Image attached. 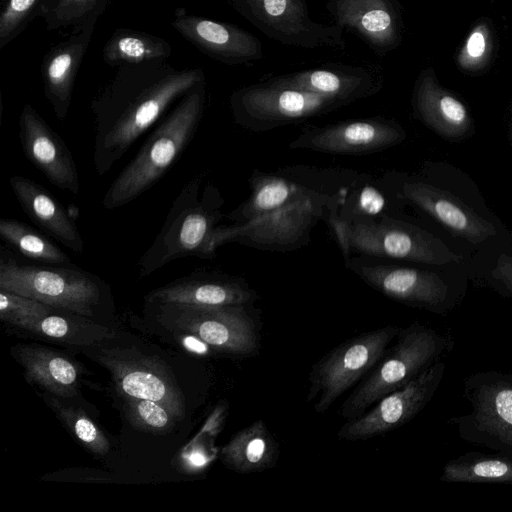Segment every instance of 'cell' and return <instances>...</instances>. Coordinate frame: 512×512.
<instances>
[{
  "label": "cell",
  "instance_id": "ac0fdd59",
  "mask_svg": "<svg viewBox=\"0 0 512 512\" xmlns=\"http://www.w3.org/2000/svg\"><path fill=\"white\" fill-rule=\"evenodd\" d=\"M98 361L110 371L118 393L126 400H153L163 404L177 419L183 418V396L157 362L124 356H100Z\"/></svg>",
  "mask_w": 512,
  "mask_h": 512
},
{
  "label": "cell",
  "instance_id": "e575fe53",
  "mask_svg": "<svg viewBox=\"0 0 512 512\" xmlns=\"http://www.w3.org/2000/svg\"><path fill=\"white\" fill-rule=\"evenodd\" d=\"M127 418L133 426L155 434H164L178 420L163 404L147 399H127Z\"/></svg>",
  "mask_w": 512,
  "mask_h": 512
},
{
  "label": "cell",
  "instance_id": "4fadbf2b",
  "mask_svg": "<svg viewBox=\"0 0 512 512\" xmlns=\"http://www.w3.org/2000/svg\"><path fill=\"white\" fill-rule=\"evenodd\" d=\"M437 361L406 386L382 397L362 415L348 420L338 431L346 441L366 440L397 429L420 413L436 393L445 372Z\"/></svg>",
  "mask_w": 512,
  "mask_h": 512
},
{
  "label": "cell",
  "instance_id": "277c9868",
  "mask_svg": "<svg viewBox=\"0 0 512 512\" xmlns=\"http://www.w3.org/2000/svg\"><path fill=\"white\" fill-rule=\"evenodd\" d=\"M453 346L450 335L419 322L401 328L396 343L346 398L340 416L351 420L362 415L382 397L406 386L442 360Z\"/></svg>",
  "mask_w": 512,
  "mask_h": 512
},
{
  "label": "cell",
  "instance_id": "7402d4cb",
  "mask_svg": "<svg viewBox=\"0 0 512 512\" xmlns=\"http://www.w3.org/2000/svg\"><path fill=\"white\" fill-rule=\"evenodd\" d=\"M10 186L26 215L46 234L75 253L84 251V241L61 203L42 185L15 175Z\"/></svg>",
  "mask_w": 512,
  "mask_h": 512
},
{
  "label": "cell",
  "instance_id": "f35d334b",
  "mask_svg": "<svg viewBox=\"0 0 512 512\" xmlns=\"http://www.w3.org/2000/svg\"><path fill=\"white\" fill-rule=\"evenodd\" d=\"M486 49V40L484 33L477 29L468 38L466 52L470 58H480Z\"/></svg>",
  "mask_w": 512,
  "mask_h": 512
},
{
  "label": "cell",
  "instance_id": "60d3db41",
  "mask_svg": "<svg viewBox=\"0 0 512 512\" xmlns=\"http://www.w3.org/2000/svg\"><path fill=\"white\" fill-rule=\"evenodd\" d=\"M185 459L186 466H190L192 469L199 468L207 462V459L203 454L195 451L191 452Z\"/></svg>",
  "mask_w": 512,
  "mask_h": 512
},
{
  "label": "cell",
  "instance_id": "4316f807",
  "mask_svg": "<svg viewBox=\"0 0 512 512\" xmlns=\"http://www.w3.org/2000/svg\"><path fill=\"white\" fill-rule=\"evenodd\" d=\"M17 328L60 344L90 346L115 337V332L88 317L58 310L22 323Z\"/></svg>",
  "mask_w": 512,
  "mask_h": 512
},
{
  "label": "cell",
  "instance_id": "8fae6325",
  "mask_svg": "<svg viewBox=\"0 0 512 512\" xmlns=\"http://www.w3.org/2000/svg\"><path fill=\"white\" fill-rule=\"evenodd\" d=\"M230 104L235 122L253 132L302 122L346 105L331 96L268 82L234 92Z\"/></svg>",
  "mask_w": 512,
  "mask_h": 512
},
{
  "label": "cell",
  "instance_id": "74e56055",
  "mask_svg": "<svg viewBox=\"0 0 512 512\" xmlns=\"http://www.w3.org/2000/svg\"><path fill=\"white\" fill-rule=\"evenodd\" d=\"M490 277L500 292L512 297V256L501 254Z\"/></svg>",
  "mask_w": 512,
  "mask_h": 512
},
{
  "label": "cell",
  "instance_id": "603a6c76",
  "mask_svg": "<svg viewBox=\"0 0 512 512\" xmlns=\"http://www.w3.org/2000/svg\"><path fill=\"white\" fill-rule=\"evenodd\" d=\"M11 354L23 367L24 376L50 394L70 398L78 393L82 368L61 351L38 345L19 344Z\"/></svg>",
  "mask_w": 512,
  "mask_h": 512
},
{
  "label": "cell",
  "instance_id": "b9f144b4",
  "mask_svg": "<svg viewBox=\"0 0 512 512\" xmlns=\"http://www.w3.org/2000/svg\"><path fill=\"white\" fill-rule=\"evenodd\" d=\"M47 1H49V0H46L45 2H47ZM45 2H44V3H45ZM44 3H43V4H44Z\"/></svg>",
  "mask_w": 512,
  "mask_h": 512
},
{
  "label": "cell",
  "instance_id": "ffe728a7",
  "mask_svg": "<svg viewBox=\"0 0 512 512\" xmlns=\"http://www.w3.org/2000/svg\"><path fill=\"white\" fill-rule=\"evenodd\" d=\"M95 27L72 30L68 37L51 47L43 57L41 75L44 95L60 121L67 117L75 78Z\"/></svg>",
  "mask_w": 512,
  "mask_h": 512
},
{
  "label": "cell",
  "instance_id": "ba28073f",
  "mask_svg": "<svg viewBox=\"0 0 512 512\" xmlns=\"http://www.w3.org/2000/svg\"><path fill=\"white\" fill-rule=\"evenodd\" d=\"M463 394L471 411L452 417L449 424L463 441L512 458V374L492 370L469 375Z\"/></svg>",
  "mask_w": 512,
  "mask_h": 512
},
{
  "label": "cell",
  "instance_id": "f1b7e54d",
  "mask_svg": "<svg viewBox=\"0 0 512 512\" xmlns=\"http://www.w3.org/2000/svg\"><path fill=\"white\" fill-rule=\"evenodd\" d=\"M249 183L250 196L228 215L236 224L259 218L286 205L307 188L292 180L258 171L253 172Z\"/></svg>",
  "mask_w": 512,
  "mask_h": 512
},
{
  "label": "cell",
  "instance_id": "8d00e7d4",
  "mask_svg": "<svg viewBox=\"0 0 512 512\" xmlns=\"http://www.w3.org/2000/svg\"><path fill=\"white\" fill-rule=\"evenodd\" d=\"M55 310L38 300L0 289V319L15 327L41 318Z\"/></svg>",
  "mask_w": 512,
  "mask_h": 512
},
{
  "label": "cell",
  "instance_id": "5bb4252c",
  "mask_svg": "<svg viewBox=\"0 0 512 512\" xmlns=\"http://www.w3.org/2000/svg\"><path fill=\"white\" fill-rule=\"evenodd\" d=\"M234 8L267 36L287 45L339 46L341 28L312 20L305 0H230Z\"/></svg>",
  "mask_w": 512,
  "mask_h": 512
},
{
  "label": "cell",
  "instance_id": "836d02e7",
  "mask_svg": "<svg viewBox=\"0 0 512 512\" xmlns=\"http://www.w3.org/2000/svg\"><path fill=\"white\" fill-rule=\"evenodd\" d=\"M43 397L84 448L99 456L108 453L110 448L108 439L83 410L66 405L52 395L45 394Z\"/></svg>",
  "mask_w": 512,
  "mask_h": 512
},
{
  "label": "cell",
  "instance_id": "9a60e30c",
  "mask_svg": "<svg viewBox=\"0 0 512 512\" xmlns=\"http://www.w3.org/2000/svg\"><path fill=\"white\" fill-rule=\"evenodd\" d=\"M405 138L406 131L397 122L373 117L306 128L291 141L289 148L337 155H365L393 147Z\"/></svg>",
  "mask_w": 512,
  "mask_h": 512
},
{
  "label": "cell",
  "instance_id": "1f68e13d",
  "mask_svg": "<svg viewBox=\"0 0 512 512\" xmlns=\"http://www.w3.org/2000/svg\"><path fill=\"white\" fill-rule=\"evenodd\" d=\"M0 237L24 256L51 265H70L69 256L46 236L15 219H0Z\"/></svg>",
  "mask_w": 512,
  "mask_h": 512
},
{
  "label": "cell",
  "instance_id": "d4e9b609",
  "mask_svg": "<svg viewBox=\"0 0 512 512\" xmlns=\"http://www.w3.org/2000/svg\"><path fill=\"white\" fill-rule=\"evenodd\" d=\"M268 83L331 96L345 104L370 96L379 89V84L364 71L330 69H312L287 74Z\"/></svg>",
  "mask_w": 512,
  "mask_h": 512
},
{
  "label": "cell",
  "instance_id": "d6a6232c",
  "mask_svg": "<svg viewBox=\"0 0 512 512\" xmlns=\"http://www.w3.org/2000/svg\"><path fill=\"white\" fill-rule=\"evenodd\" d=\"M112 0H49L40 10L48 31L96 26Z\"/></svg>",
  "mask_w": 512,
  "mask_h": 512
},
{
  "label": "cell",
  "instance_id": "8992f818",
  "mask_svg": "<svg viewBox=\"0 0 512 512\" xmlns=\"http://www.w3.org/2000/svg\"><path fill=\"white\" fill-rule=\"evenodd\" d=\"M0 289L55 309L92 317L106 294L100 278L70 265L38 266L0 260Z\"/></svg>",
  "mask_w": 512,
  "mask_h": 512
},
{
  "label": "cell",
  "instance_id": "4dcf8cb0",
  "mask_svg": "<svg viewBox=\"0 0 512 512\" xmlns=\"http://www.w3.org/2000/svg\"><path fill=\"white\" fill-rule=\"evenodd\" d=\"M440 479L463 483H512V458L468 452L449 460Z\"/></svg>",
  "mask_w": 512,
  "mask_h": 512
},
{
  "label": "cell",
  "instance_id": "d590c367",
  "mask_svg": "<svg viewBox=\"0 0 512 512\" xmlns=\"http://www.w3.org/2000/svg\"><path fill=\"white\" fill-rule=\"evenodd\" d=\"M46 0H4L0 11V49L8 45L40 15Z\"/></svg>",
  "mask_w": 512,
  "mask_h": 512
},
{
  "label": "cell",
  "instance_id": "7a4b0ae2",
  "mask_svg": "<svg viewBox=\"0 0 512 512\" xmlns=\"http://www.w3.org/2000/svg\"><path fill=\"white\" fill-rule=\"evenodd\" d=\"M205 102L204 81L181 98L115 178L102 200L105 209L113 210L130 203L164 176L195 136Z\"/></svg>",
  "mask_w": 512,
  "mask_h": 512
},
{
  "label": "cell",
  "instance_id": "6da1fadb",
  "mask_svg": "<svg viewBox=\"0 0 512 512\" xmlns=\"http://www.w3.org/2000/svg\"><path fill=\"white\" fill-rule=\"evenodd\" d=\"M204 81L200 68L179 69L167 61L118 66L90 103L97 174H107L176 99Z\"/></svg>",
  "mask_w": 512,
  "mask_h": 512
},
{
  "label": "cell",
  "instance_id": "484cf974",
  "mask_svg": "<svg viewBox=\"0 0 512 512\" xmlns=\"http://www.w3.org/2000/svg\"><path fill=\"white\" fill-rule=\"evenodd\" d=\"M278 454L276 440L266 424L257 420L232 436L222 447L220 458L230 469L247 474L274 466Z\"/></svg>",
  "mask_w": 512,
  "mask_h": 512
},
{
  "label": "cell",
  "instance_id": "3957f363",
  "mask_svg": "<svg viewBox=\"0 0 512 512\" xmlns=\"http://www.w3.org/2000/svg\"><path fill=\"white\" fill-rule=\"evenodd\" d=\"M222 204L216 187L203 186L201 176L191 179L174 200L155 240L140 258V276L147 277L183 257L214 258L211 238L223 218Z\"/></svg>",
  "mask_w": 512,
  "mask_h": 512
},
{
  "label": "cell",
  "instance_id": "2e32d148",
  "mask_svg": "<svg viewBox=\"0 0 512 512\" xmlns=\"http://www.w3.org/2000/svg\"><path fill=\"white\" fill-rule=\"evenodd\" d=\"M19 138L25 157L52 185L79 194V174L72 153L30 104L23 106L19 117Z\"/></svg>",
  "mask_w": 512,
  "mask_h": 512
},
{
  "label": "cell",
  "instance_id": "9c48e42d",
  "mask_svg": "<svg viewBox=\"0 0 512 512\" xmlns=\"http://www.w3.org/2000/svg\"><path fill=\"white\" fill-rule=\"evenodd\" d=\"M401 328L387 325L354 336L316 362L309 375L306 401L316 397L314 410L325 413L348 389L371 371Z\"/></svg>",
  "mask_w": 512,
  "mask_h": 512
},
{
  "label": "cell",
  "instance_id": "cb8c5ba5",
  "mask_svg": "<svg viewBox=\"0 0 512 512\" xmlns=\"http://www.w3.org/2000/svg\"><path fill=\"white\" fill-rule=\"evenodd\" d=\"M339 26L355 30L379 52L396 40V17L389 0H329Z\"/></svg>",
  "mask_w": 512,
  "mask_h": 512
},
{
  "label": "cell",
  "instance_id": "7c38bea8",
  "mask_svg": "<svg viewBox=\"0 0 512 512\" xmlns=\"http://www.w3.org/2000/svg\"><path fill=\"white\" fill-rule=\"evenodd\" d=\"M345 260L346 267L366 284L395 301L437 314L448 313L456 304L448 283L434 272L384 264L367 256Z\"/></svg>",
  "mask_w": 512,
  "mask_h": 512
},
{
  "label": "cell",
  "instance_id": "ab89813d",
  "mask_svg": "<svg viewBox=\"0 0 512 512\" xmlns=\"http://www.w3.org/2000/svg\"><path fill=\"white\" fill-rule=\"evenodd\" d=\"M181 343L188 351L196 354H207L209 345L193 334L186 333L181 337Z\"/></svg>",
  "mask_w": 512,
  "mask_h": 512
},
{
  "label": "cell",
  "instance_id": "30bf717a",
  "mask_svg": "<svg viewBox=\"0 0 512 512\" xmlns=\"http://www.w3.org/2000/svg\"><path fill=\"white\" fill-rule=\"evenodd\" d=\"M148 303L157 308L161 324L193 334L218 351L252 356L259 350L257 329L245 305Z\"/></svg>",
  "mask_w": 512,
  "mask_h": 512
},
{
  "label": "cell",
  "instance_id": "44dd1931",
  "mask_svg": "<svg viewBox=\"0 0 512 512\" xmlns=\"http://www.w3.org/2000/svg\"><path fill=\"white\" fill-rule=\"evenodd\" d=\"M403 196L447 229L472 244L496 234L495 226L450 192L424 182H404Z\"/></svg>",
  "mask_w": 512,
  "mask_h": 512
},
{
  "label": "cell",
  "instance_id": "e0dca14e",
  "mask_svg": "<svg viewBox=\"0 0 512 512\" xmlns=\"http://www.w3.org/2000/svg\"><path fill=\"white\" fill-rule=\"evenodd\" d=\"M171 26L198 50L222 63L243 64L262 57L259 40L233 25L177 9Z\"/></svg>",
  "mask_w": 512,
  "mask_h": 512
},
{
  "label": "cell",
  "instance_id": "f546056e",
  "mask_svg": "<svg viewBox=\"0 0 512 512\" xmlns=\"http://www.w3.org/2000/svg\"><path fill=\"white\" fill-rule=\"evenodd\" d=\"M172 53L164 38L129 28L116 29L104 45L103 60L118 67L153 61H166Z\"/></svg>",
  "mask_w": 512,
  "mask_h": 512
},
{
  "label": "cell",
  "instance_id": "52a82bcc",
  "mask_svg": "<svg viewBox=\"0 0 512 512\" xmlns=\"http://www.w3.org/2000/svg\"><path fill=\"white\" fill-rule=\"evenodd\" d=\"M332 196L309 187L286 205L259 218L229 226H217L212 234L213 251L227 243L258 249L287 251L308 243L310 231L328 212Z\"/></svg>",
  "mask_w": 512,
  "mask_h": 512
},
{
  "label": "cell",
  "instance_id": "83f0119b",
  "mask_svg": "<svg viewBox=\"0 0 512 512\" xmlns=\"http://www.w3.org/2000/svg\"><path fill=\"white\" fill-rule=\"evenodd\" d=\"M416 107L419 118L446 138H461L470 130L471 120L465 106L431 83L425 82L419 88Z\"/></svg>",
  "mask_w": 512,
  "mask_h": 512
},
{
  "label": "cell",
  "instance_id": "5b68a950",
  "mask_svg": "<svg viewBox=\"0 0 512 512\" xmlns=\"http://www.w3.org/2000/svg\"><path fill=\"white\" fill-rule=\"evenodd\" d=\"M326 219L345 259L354 252L372 258L400 259L429 265L461 260L428 231L387 215L346 220L328 206Z\"/></svg>",
  "mask_w": 512,
  "mask_h": 512
},
{
  "label": "cell",
  "instance_id": "d6986e66",
  "mask_svg": "<svg viewBox=\"0 0 512 512\" xmlns=\"http://www.w3.org/2000/svg\"><path fill=\"white\" fill-rule=\"evenodd\" d=\"M256 292L242 279L214 272H195L151 291L147 302L198 306L246 305Z\"/></svg>",
  "mask_w": 512,
  "mask_h": 512
}]
</instances>
